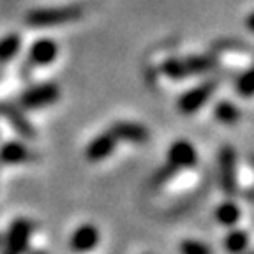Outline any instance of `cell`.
<instances>
[{
  "mask_svg": "<svg viewBox=\"0 0 254 254\" xmlns=\"http://www.w3.org/2000/svg\"><path fill=\"white\" fill-rule=\"evenodd\" d=\"M235 88L242 97H253L254 95V67L247 69L246 72L237 78V83H235Z\"/></svg>",
  "mask_w": 254,
  "mask_h": 254,
  "instance_id": "18",
  "label": "cell"
},
{
  "mask_svg": "<svg viewBox=\"0 0 254 254\" xmlns=\"http://www.w3.org/2000/svg\"><path fill=\"white\" fill-rule=\"evenodd\" d=\"M99 242V230L92 224H83L72 233L71 237V249L76 253H83V251L94 249Z\"/></svg>",
  "mask_w": 254,
  "mask_h": 254,
  "instance_id": "13",
  "label": "cell"
},
{
  "mask_svg": "<svg viewBox=\"0 0 254 254\" xmlns=\"http://www.w3.org/2000/svg\"><path fill=\"white\" fill-rule=\"evenodd\" d=\"M32 159H36V154L20 141H7L0 147V163L21 164Z\"/></svg>",
  "mask_w": 254,
  "mask_h": 254,
  "instance_id": "12",
  "label": "cell"
},
{
  "mask_svg": "<svg viewBox=\"0 0 254 254\" xmlns=\"http://www.w3.org/2000/svg\"><path fill=\"white\" fill-rule=\"evenodd\" d=\"M240 217H242V212L235 201H224L215 208V221L222 226H235Z\"/></svg>",
  "mask_w": 254,
  "mask_h": 254,
  "instance_id": "14",
  "label": "cell"
},
{
  "mask_svg": "<svg viewBox=\"0 0 254 254\" xmlns=\"http://www.w3.org/2000/svg\"><path fill=\"white\" fill-rule=\"evenodd\" d=\"M57 55H59V46H57L55 41L43 37V39H37L30 46L28 60L34 65H48V64H52L57 59Z\"/></svg>",
  "mask_w": 254,
  "mask_h": 254,
  "instance_id": "11",
  "label": "cell"
},
{
  "mask_svg": "<svg viewBox=\"0 0 254 254\" xmlns=\"http://www.w3.org/2000/svg\"><path fill=\"white\" fill-rule=\"evenodd\" d=\"M21 37L20 34H9L0 39V64H5L14 59V55L20 52Z\"/></svg>",
  "mask_w": 254,
  "mask_h": 254,
  "instance_id": "16",
  "label": "cell"
},
{
  "mask_svg": "<svg viewBox=\"0 0 254 254\" xmlns=\"http://www.w3.org/2000/svg\"><path fill=\"white\" fill-rule=\"evenodd\" d=\"M180 251L184 254H208L210 253V247L205 246L199 240H192V238H187L180 244Z\"/></svg>",
  "mask_w": 254,
  "mask_h": 254,
  "instance_id": "20",
  "label": "cell"
},
{
  "mask_svg": "<svg viewBox=\"0 0 254 254\" xmlns=\"http://www.w3.org/2000/svg\"><path fill=\"white\" fill-rule=\"evenodd\" d=\"M34 230V224L28 219H16L11 224L7 237H5V253L9 254H18L28 247V238Z\"/></svg>",
  "mask_w": 254,
  "mask_h": 254,
  "instance_id": "8",
  "label": "cell"
},
{
  "mask_svg": "<svg viewBox=\"0 0 254 254\" xmlns=\"http://www.w3.org/2000/svg\"><path fill=\"white\" fill-rule=\"evenodd\" d=\"M110 131L117 138V141H127L132 145H145L150 139V131L143 124L127 122V120L111 124Z\"/></svg>",
  "mask_w": 254,
  "mask_h": 254,
  "instance_id": "7",
  "label": "cell"
},
{
  "mask_svg": "<svg viewBox=\"0 0 254 254\" xmlns=\"http://www.w3.org/2000/svg\"><path fill=\"white\" fill-rule=\"evenodd\" d=\"M166 163L173 166L177 171L187 170L198 164V150L190 141L187 139H177L171 143L166 152Z\"/></svg>",
  "mask_w": 254,
  "mask_h": 254,
  "instance_id": "6",
  "label": "cell"
},
{
  "mask_svg": "<svg viewBox=\"0 0 254 254\" xmlns=\"http://www.w3.org/2000/svg\"><path fill=\"white\" fill-rule=\"evenodd\" d=\"M0 117H4L5 122H7L21 138H25V139L36 138V129L32 127V124L25 119V115L14 106V104H9V103L0 104Z\"/></svg>",
  "mask_w": 254,
  "mask_h": 254,
  "instance_id": "10",
  "label": "cell"
},
{
  "mask_svg": "<svg viewBox=\"0 0 254 254\" xmlns=\"http://www.w3.org/2000/svg\"><path fill=\"white\" fill-rule=\"evenodd\" d=\"M83 16V7L78 4L59 5V7L34 9L27 14V23L30 27H53V25L71 23Z\"/></svg>",
  "mask_w": 254,
  "mask_h": 254,
  "instance_id": "1",
  "label": "cell"
},
{
  "mask_svg": "<svg viewBox=\"0 0 254 254\" xmlns=\"http://www.w3.org/2000/svg\"><path fill=\"white\" fill-rule=\"evenodd\" d=\"M224 249L230 253H240L247 247L249 244V237L244 230H231L230 233L224 237Z\"/></svg>",
  "mask_w": 254,
  "mask_h": 254,
  "instance_id": "17",
  "label": "cell"
},
{
  "mask_svg": "<svg viewBox=\"0 0 254 254\" xmlns=\"http://www.w3.org/2000/svg\"><path fill=\"white\" fill-rule=\"evenodd\" d=\"M246 27L249 28L251 32H254V11L246 18Z\"/></svg>",
  "mask_w": 254,
  "mask_h": 254,
  "instance_id": "21",
  "label": "cell"
},
{
  "mask_svg": "<svg viewBox=\"0 0 254 254\" xmlns=\"http://www.w3.org/2000/svg\"><path fill=\"white\" fill-rule=\"evenodd\" d=\"M219 179L226 194L237 192V152L230 145H224L219 150Z\"/></svg>",
  "mask_w": 254,
  "mask_h": 254,
  "instance_id": "4",
  "label": "cell"
},
{
  "mask_svg": "<svg viewBox=\"0 0 254 254\" xmlns=\"http://www.w3.org/2000/svg\"><path fill=\"white\" fill-rule=\"evenodd\" d=\"M214 62L210 57H187V59H170L161 65V72L171 79H184L189 76L210 71Z\"/></svg>",
  "mask_w": 254,
  "mask_h": 254,
  "instance_id": "2",
  "label": "cell"
},
{
  "mask_svg": "<svg viewBox=\"0 0 254 254\" xmlns=\"http://www.w3.org/2000/svg\"><path fill=\"white\" fill-rule=\"evenodd\" d=\"M177 173H179V171H177L173 166H170V164L166 163L163 168H159V170L154 173V177H152V180H150L152 187H161V186H164V184L170 182V180L173 179V177Z\"/></svg>",
  "mask_w": 254,
  "mask_h": 254,
  "instance_id": "19",
  "label": "cell"
},
{
  "mask_svg": "<svg viewBox=\"0 0 254 254\" xmlns=\"http://www.w3.org/2000/svg\"><path fill=\"white\" fill-rule=\"evenodd\" d=\"M117 138L111 134V131L108 129L106 132H101L99 136H95L90 143H88L87 150H85V157L90 161V163H99V161H104L108 159L113 150L117 147Z\"/></svg>",
  "mask_w": 254,
  "mask_h": 254,
  "instance_id": "9",
  "label": "cell"
},
{
  "mask_svg": "<svg viewBox=\"0 0 254 254\" xmlns=\"http://www.w3.org/2000/svg\"><path fill=\"white\" fill-rule=\"evenodd\" d=\"M214 115L224 126H233V124H237L240 120L242 113H240V110L231 101H221V103L215 104Z\"/></svg>",
  "mask_w": 254,
  "mask_h": 254,
  "instance_id": "15",
  "label": "cell"
},
{
  "mask_svg": "<svg viewBox=\"0 0 254 254\" xmlns=\"http://www.w3.org/2000/svg\"><path fill=\"white\" fill-rule=\"evenodd\" d=\"M60 97V88L55 83H41L36 87H30L21 94L20 103L23 108L34 110V108H43L50 106V104L57 103Z\"/></svg>",
  "mask_w": 254,
  "mask_h": 254,
  "instance_id": "5",
  "label": "cell"
},
{
  "mask_svg": "<svg viewBox=\"0 0 254 254\" xmlns=\"http://www.w3.org/2000/svg\"><path fill=\"white\" fill-rule=\"evenodd\" d=\"M217 88L215 81H205V83L198 85V87L190 88L186 94H182L177 101V108H179L180 113L184 115H192L198 110H201L206 104V101L210 99L212 94Z\"/></svg>",
  "mask_w": 254,
  "mask_h": 254,
  "instance_id": "3",
  "label": "cell"
}]
</instances>
